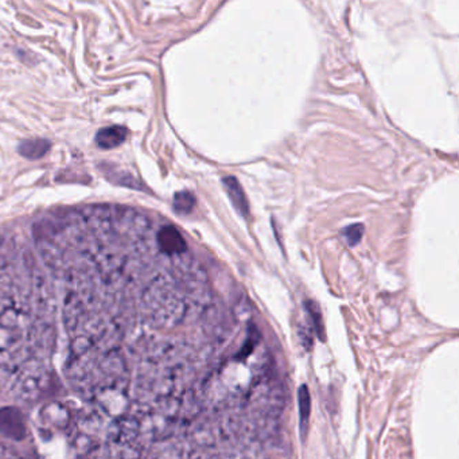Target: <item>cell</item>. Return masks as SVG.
I'll list each match as a JSON object with an SVG mask.
<instances>
[{
	"instance_id": "1",
	"label": "cell",
	"mask_w": 459,
	"mask_h": 459,
	"mask_svg": "<svg viewBox=\"0 0 459 459\" xmlns=\"http://www.w3.org/2000/svg\"><path fill=\"white\" fill-rule=\"evenodd\" d=\"M0 433L21 440L26 435V423L19 409L14 407L0 408Z\"/></svg>"
},
{
	"instance_id": "2",
	"label": "cell",
	"mask_w": 459,
	"mask_h": 459,
	"mask_svg": "<svg viewBox=\"0 0 459 459\" xmlns=\"http://www.w3.org/2000/svg\"><path fill=\"white\" fill-rule=\"evenodd\" d=\"M158 245L166 255H181L186 252L188 245L179 231L171 225L163 226L158 233Z\"/></svg>"
},
{
	"instance_id": "3",
	"label": "cell",
	"mask_w": 459,
	"mask_h": 459,
	"mask_svg": "<svg viewBox=\"0 0 459 459\" xmlns=\"http://www.w3.org/2000/svg\"><path fill=\"white\" fill-rule=\"evenodd\" d=\"M222 185L228 193L229 199L232 201L235 209L242 215V216H248L249 213V206H248V201L245 197L242 185L239 184V181L235 177H226L222 179Z\"/></svg>"
},
{
	"instance_id": "4",
	"label": "cell",
	"mask_w": 459,
	"mask_h": 459,
	"mask_svg": "<svg viewBox=\"0 0 459 459\" xmlns=\"http://www.w3.org/2000/svg\"><path fill=\"white\" fill-rule=\"evenodd\" d=\"M127 134L128 133H127L126 127L110 126V127L101 128L95 136V140L100 148L108 150V148H115V147L123 144L127 137Z\"/></svg>"
},
{
	"instance_id": "5",
	"label": "cell",
	"mask_w": 459,
	"mask_h": 459,
	"mask_svg": "<svg viewBox=\"0 0 459 459\" xmlns=\"http://www.w3.org/2000/svg\"><path fill=\"white\" fill-rule=\"evenodd\" d=\"M49 150H50V141L41 137L26 139L21 141V144L18 146L19 154L28 159H39L45 157Z\"/></svg>"
},
{
	"instance_id": "6",
	"label": "cell",
	"mask_w": 459,
	"mask_h": 459,
	"mask_svg": "<svg viewBox=\"0 0 459 459\" xmlns=\"http://www.w3.org/2000/svg\"><path fill=\"white\" fill-rule=\"evenodd\" d=\"M195 206V197L190 191H178L174 195V211L179 215H189Z\"/></svg>"
},
{
	"instance_id": "7",
	"label": "cell",
	"mask_w": 459,
	"mask_h": 459,
	"mask_svg": "<svg viewBox=\"0 0 459 459\" xmlns=\"http://www.w3.org/2000/svg\"><path fill=\"white\" fill-rule=\"evenodd\" d=\"M299 407H300V429H302V436L304 438L307 423H309V413H310V396H309L306 387L300 388Z\"/></svg>"
},
{
	"instance_id": "8",
	"label": "cell",
	"mask_w": 459,
	"mask_h": 459,
	"mask_svg": "<svg viewBox=\"0 0 459 459\" xmlns=\"http://www.w3.org/2000/svg\"><path fill=\"white\" fill-rule=\"evenodd\" d=\"M362 235H364V225H361V224H354L342 231V236H344L345 242L351 246H354L360 243L362 239Z\"/></svg>"
}]
</instances>
